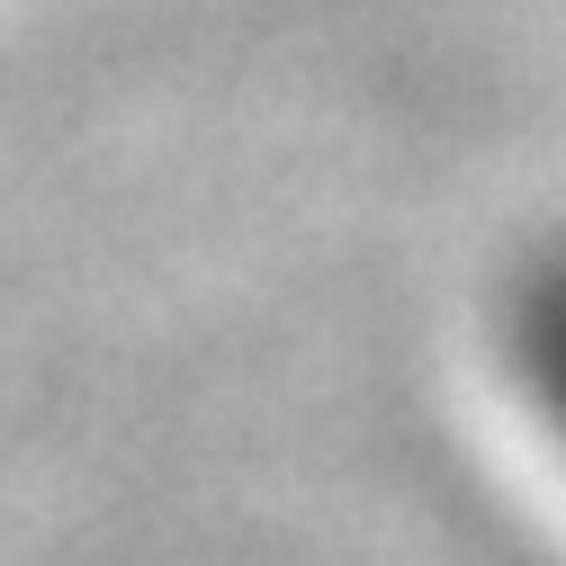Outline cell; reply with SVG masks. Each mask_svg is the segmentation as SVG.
<instances>
[{"label": "cell", "instance_id": "obj_1", "mask_svg": "<svg viewBox=\"0 0 566 566\" xmlns=\"http://www.w3.org/2000/svg\"><path fill=\"white\" fill-rule=\"evenodd\" d=\"M522 378L548 405L557 441H566V261H548L522 289Z\"/></svg>", "mask_w": 566, "mask_h": 566}]
</instances>
